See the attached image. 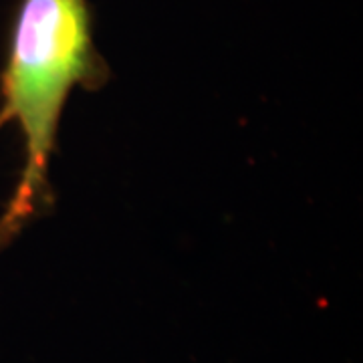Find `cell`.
<instances>
[{"instance_id":"6da1fadb","label":"cell","mask_w":363,"mask_h":363,"mask_svg":"<svg viewBox=\"0 0 363 363\" xmlns=\"http://www.w3.org/2000/svg\"><path fill=\"white\" fill-rule=\"evenodd\" d=\"M109 79L87 0H21L0 73V130L18 128L25 164L0 212V252L52 212L49 174L69 95L104 89Z\"/></svg>"}]
</instances>
